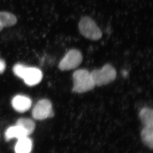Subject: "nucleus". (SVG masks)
Wrapping results in <instances>:
<instances>
[{
  "label": "nucleus",
  "mask_w": 153,
  "mask_h": 153,
  "mask_svg": "<svg viewBox=\"0 0 153 153\" xmlns=\"http://www.w3.org/2000/svg\"><path fill=\"white\" fill-rule=\"evenodd\" d=\"M91 74L95 85L101 86L113 81L116 77L117 71L114 67L107 64L100 69L93 70Z\"/></svg>",
  "instance_id": "4"
},
{
  "label": "nucleus",
  "mask_w": 153,
  "mask_h": 153,
  "mask_svg": "<svg viewBox=\"0 0 153 153\" xmlns=\"http://www.w3.org/2000/svg\"><path fill=\"white\" fill-rule=\"evenodd\" d=\"M17 19L16 16L10 12H0V25L3 27H8L16 25Z\"/></svg>",
  "instance_id": "10"
},
{
  "label": "nucleus",
  "mask_w": 153,
  "mask_h": 153,
  "mask_svg": "<svg viewBox=\"0 0 153 153\" xmlns=\"http://www.w3.org/2000/svg\"><path fill=\"white\" fill-rule=\"evenodd\" d=\"M54 115L52 103L46 99L38 101L32 111L33 117L37 120H43L47 118L52 117Z\"/></svg>",
  "instance_id": "6"
},
{
  "label": "nucleus",
  "mask_w": 153,
  "mask_h": 153,
  "mask_svg": "<svg viewBox=\"0 0 153 153\" xmlns=\"http://www.w3.org/2000/svg\"><path fill=\"white\" fill-rule=\"evenodd\" d=\"M78 29L82 36L91 41H98L102 37L101 30L89 16H85L81 18L78 23Z\"/></svg>",
  "instance_id": "3"
},
{
  "label": "nucleus",
  "mask_w": 153,
  "mask_h": 153,
  "mask_svg": "<svg viewBox=\"0 0 153 153\" xmlns=\"http://www.w3.org/2000/svg\"><path fill=\"white\" fill-rule=\"evenodd\" d=\"M32 149V140L26 137L18 140L15 149L16 153H30Z\"/></svg>",
  "instance_id": "9"
},
{
  "label": "nucleus",
  "mask_w": 153,
  "mask_h": 153,
  "mask_svg": "<svg viewBox=\"0 0 153 153\" xmlns=\"http://www.w3.org/2000/svg\"><path fill=\"white\" fill-rule=\"evenodd\" d=\"M6 63L2 59H0V74H2L6 69Z\"/></svg>",
  "instance_id": "14"
},
{
  "label": "nucleus",
  "mask_w": 153,
  "mask_h": 153,
  "mask_svg": "<svg viewBox=\"0 0 153 153\" xmlns=\"http://www.w3.org/2000/svg\"><path fill=\"white\" fill-rule=\"evenodd\" d=\"M140 117L145 126H153L152 109L144 108L140 111Z\"/></svg>",
  "instance_id": "11"
},
{
  "label": "nucleus",
  "mask_w": 153,
  "mask_h": 153,
  "mask_svg": "<svg viewBox=\"0 0 153 153\" xmlns=\"http://www.w3.org/2000/svg\"><path fill=\"white\" fill-rule=\"evenodd\" d=\"M32 100L28 97L18 95L13 98L12 104L14 109L19 112L23 113L27 111L32 105Z\"/></svg>",
  "instance_id": "7"
},
{
  "label": "nucleus",
  "mask_w": 153,
  "mask_h": 153,
  "mask_svg": "<svg viewBox=\"0 0 153 153\" xmlns=\"http://www.w3.org/2000/svg\"><path fill=\"white\" fill-rule=\"evenodd\" d=\"M73 86L72 91L82 93L92 90L95 86L91 72L85 69H79L73 74Z\"/></svg>",
  "instance_id": "2"
},
{
  "label": "nucleus",
  "mask_w": 153,
  "mask_h": 153,
  "mask_svg": "<svg viewBox=\"0 0 153 153\" xmlns=\"http://www.w3.org/2000/svg\"><path fill=\"white\" fill-rule=\"evenodd\" d=\"M16 125L20 126L26 131L27 135L32 134L34 131L36 127L35 122L29 118H22L17 120Z\"/></svg>",
  "instance_id": "12"
},
{
  "label": "nucleus",
  "mask_w": 153,
  "mask_h": 153,
  "mask_svg": "<svg viewBox=\"0 0 153 153\" xmlns=\"http://www.w3.org/2000/svg\"><path fill=\"white\" fill-rule=\"evenodd\" d=\"M82 53L77 49H70L66 53L59 64V69L67 71L74 69L82 63Z\"/></svg>",
  "instance_id": "5"
},
{
  "label": "nucleus",
  "mask_w": 153,
  "mask_h": 153,
  "mask_svg": "<svg viewBox=\"0 0 153 153\" xmlns=\"http://www.w3.org/2000/svg\"><path fill=\"white\" fill-rule=\"evenodd\" d=\"M14 74L24 80L27 85L33 86L38 84L43 78V73L39 68L28 67L21 63H17L14 66Z\"/></svg>",
  "instance_id": "1"
},
{
  "label": "nucleus",
  "mask_w": 153,
  "mask_h": 153,
  "mask_svg": "<svg viewBox=\"0 0 153 153\" xmlns=\"http://www.w3.org/2000/svg\"><path fill=\"white\" fill-rule=\"evenodd\" d=\"M141 136L145 144L152 149L153 126H145L142 131Z\"/></svg>",
  "instance_id": "13"
},
{
  "label": "nucleus",
  "mask_w": 153,
  "mask_h": 153,
  "mask_svg": "<svg viewBox=\"0 0 153 153\" xmlns=\"http://www.w3.org/2000/svg\"><path fill=\"white\" fill-rule=\"evenodd\" d=\"M3 28V27H2V26H1V25H0V32H1V31L2 30Z\"/></svg>",
  "instance_id": "15"
},
{
  "label": "nucleus",
  "mask_w": 153,
  "mask_h": 153,
  "mask_svg": "<svg viewBox=\"0 0 153 153\" xmlns=\"http://www.w3.org/2000/svg\"><path fill=\"white\" fill-rule=\"evenodd\" d=\"M27 136V134L25 130L16 125L9 127L5 133V137L7 141L13 138H16L19 140Z\"/></svg>",
  "instance_id": "8"
}]
</instances>
